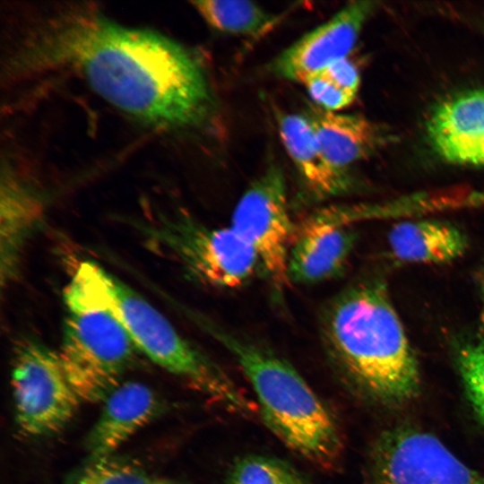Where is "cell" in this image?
Returning <instances> with one entry per match:
<instances>
[{
	"label": "cell",
	"instance_id": "6da1fadb",
	"mask_svg": "<svg viewBox=\"0 0 484 484\" xmlns=\"http://www.w3.org/2000/svg\"><path fill=\"white\" fill-rule=\"evenodd\" d=\"M20 73L65 69L103 99L151 125H201L214 108L197 57L158 32L130 28L87 8L56 13L38 27L13 56Z\"/></svg>",
	"mask_w": 484,
	"mask_h": 484
},
{
	"label": "cell",
	"instance_id": "7a4b0ae2",
	"mask_svg": "<svg viewBox=\"0 0 484 484\" xmlns=\"http://www.w3.org/2000/svg\"><path fill=\"white\" fill-rule=\"evenodd\" d=\"M318 332L332 369L349 389L393 406L418 394L419 363L380 277L355 280L326 301Z\"/></svg>",
	"mask_w": 484,
	"mask_h": 484
},
{
	"label": "cell",
	"instance_id": "3957f363",
	"mask_svg": "<svg viewBox=\"0 0 484 484\" xmlns=\"http://www.w3.org/2000/svg\"><path fill=\"white\" fill-rule=\"evenodd\" d=\"M194 321L236 359L250 382L264 425L290 450L313 464L333 470L343 440L330 410L285 359L198 313Z\"/></svg>",
	"mask_w": 484,
	"mask_h": 484
},
{
	"label": "cell",
	"instance_id": "277c9868",
	"mask_svg": "<svg viewBox=\"0 0 484 484\" xmlns=\"http://www.w3.org/2000/svg\"><path fill=\"white\" fill-rule=\"evenodd\" d=\"M103 268L82 262L64 290L65 317L58 352L82 402H103L134 365L138 349L110 306Z\"/></svg>",
	"mask_w": 484,
	"mask_h": 484
},
{
	"label": "cell",
	"instance_id": "5b68a950",
	"mask_svg": "<svg viewBox=\"0 0 484 484\" xmlns=\"http://www.w3.org/2000/svg\"><path fill=\"white\" fill-rule=\"evenodd\" d=\"M102 279L110 306L139 351L229 411L252 414V403L229 376L183 337L159 310L104 269Z\"/></svg>",
	"mask_w": 484,
	"mask_h": 484
},
{
	"label": "cell",
	"instance_id": "8992f818",
	"mask_svg": "<svg viewBox=\"0 0 484 484\" xmlns=\"http://www.w3.org/2000/svg\"><path fill=\"white\" fill-rule=\"evenodd\" d=\"M193 277L216 288L244 285L260 269L254 250L230 227L211 228L185 213L159 215L140 227Z\"/></svg>",
	"mask_w": 484,
	"mask_h": 484
},
{
	"label": "cell",
	"instance_id": "52a82bcc",
	"mask_svg": "<svg viewBox=\"0 0 484 484\" xmlns=\"http://www.w3.org/2000/svg\"><path fill=\"white\" fill-rule=\"evenodd\" d=\"M11 388L16 424L30 437L63 429L82 402L67 379L58 352L35 340L22 341L15 348Z\"/></svg>",
	"mask_w": 484,
	"mask_h": 484
},
{
	"label": "cell",
	"instance_id": "ba28073f",
	"mask_svg": "<svg viewBox=\"0 0 484 484\" xmlns=\"http://www.w3.org/2000/svg\"><path fill=\"white\" fill-rule=\"evenodd\" d=\"M229 227L254 250L273 295L281 298L290 285L288 257L296 226L279 165L270 164L245 190Z\"/></svg>",
	"mask_w": 484,
	"mask_h": 484
},
{
	"label": "cell",
	"instance_id": "9c48e42d",
	"mask_svg": "<svg viewBox=\"0 0 484 484\" xmlns=\"http://www.w3.org/2000/svg\"><path fill=\"white\" fill-rule=\"evenodd\" d=\"M369 484H484V474L436 436L408 427L389 429L373 445Z\"/></svg>",
	"mask_w": 484,
	"mask_h": 484
},
{
	"label": "cell",
	"instance_id": "30bf717a",
	"mask_svg": "<svg viewBox=\"0 0 484 484\" xmlns=\"http://www.w3.org/2000/svg\"><path fill=\"white\" fill-rule=\"evenodd\" d=\"M375 8L371 1L343 6L280 53L269 65L270 72L281 79L303 83L332 63L347 57Z\"/></svg>",
	"mask_w": 484,
	"mask_h": 484
},
{
	"label": "cell",
	"instance_id": "8fae6325",
	"mask_svg": "<svg viewBox=\"0 0 484 484\" xmlns=\"http://www.w3.org/2000/svg\"><path fill=\"white\" fill-rule=\"evenodd\" d=\"M356 239L351 226L331 222L315 211L296 226L288 257L290 283L315 284L340 276Z\"/></svg>",
	"mask_w": 484,
	"mask_h": 484
},
{
	"label": "cell",
	"instance_id": "7c38bea8",
	"mask_svg": "<svg viewBox=\"0 0 484 484\" xmlns=\"http://www.w3.org/2000/svg\"><path fill=\"white\" fill-rule=\"evenodd\" d=\"M427 134L445 161L484 167V89L466 91L440 102L427 121Z\"/></svg>",
	"mask_w": 484,
	"mask_h": 484
},
{
	"label": "cell",
	"instance_id": "4fadbf2b",
	"mask_svg": "<svg viewBox=\"0 0 484 484\" xmlns=\"http://www.w3.org/2000/svg\"><path fill=\"white\" fill-rule=\"evenodd\" d=\"M99 418L86 437L90 460L114 453L160 412L162 404L155 392L136 381H123L102 402Z\"/></svg>",
	"mask_w": 484,
	"mask_h": 484
},
{
	"label": "cell",
	"instance_id": "5bb4252c",
	"mask_svg": "<svg viewBox=\"0 0 484 484\" xmlns=\"http://www.w3.org/2000/svg\"><path fill=\"white\" fill-rule=\"evenodd\" d=\"M280 136L301 179L308 202H321L350 193L356 179L333 165L324 154L304 115L275 112Z\"/></svg>",
	"mask_w": 484,
	"mask_h": 484
},
{
	"label": "cell",
	"instance_id": "9a60e30c",
	"mask_svg": "<svg viewBox=\"0 0 484 484\" xmlns=\"http://www.w3.org/2000/svg\"><path fill=\"white\" fill-rule=\"evenodd\" d=\"M304 116L328 160L341 169L372 155L388 142L380 125L353 114L325 111L309 105Z\"/></svg>",
	"mask_w": 484,
	"mask_h": 484
},
{
	"label": "cell",
	"instance_id": "2e32d148",
	"mask_svg": "<svg viewBox=\"0 0 484 484\" xmlns=\"http://www.w3.org/2000/svg\"><path fill=\"white\" fill-rule=\"evenodd\" d=\"M397 259L416 264H442L462 257L468 249L465 233L453 223L433 219L402 220L387 236Z\"/></svg>",
	"mask_w": 484,
	"mask_h": 484
},
{
	"label": "cell",
	"instance_id": "e0dca14e",
	"mask_svg": "<svg viewBox=\"0 0 484 484\" xmlns=\"http://www.w3.org/2000/svg\"><path fill=\"white\" fill-rule=\"evenodd\" d=\"M1 272L2 281L14 276L22 247L37 226L42 203L37 194L11 172L2 177Z\"/></svg>",
	"mask_w": 484,
	"mask_h": 484
},
{
	"label": "cell",
	"instance_id": "ac0fdd59",
	"mask_svg": "<svg viewBox=\"0 0 484 484\" xmlns=\"http://www.w3.org/2000/svg\"><path fill=\"white\" fill-rule=\"evenodd\" d=\"M201 17L214 30L250 38L267 34L281 16L254 2L245 0H205L192 2Z\"/></svg>",
	"mask_w": 484,
	"mask_h": 484
},
{
	"label": "cell",
	"instance_id": "d6986e66",
	"mask_svg": "<svg viewBox=\"0 0 484 484\" xmlns=\"http://www.w3.org/2000/svg\"><path fill=\"white\" fill-rule=\"evenodd\" d=\"M224 484H313L289 462L264 454H245L229 466Z\"/></svg>",
	"mask_w": 484,
	"mask_h": 484
},
{
	"label": "cell",
	"instance_id": "ffe728a7",
	"mask_svg": "<svg viewBox=\"0 0 484 484\" xmlns=\"http://www.w3.org/2000/svg\"><path fill=\"white\" fill-rule=\"evenodd\" d=\"M150 481L136 462L113 455L90 460L66 484H149Z\"/></svg>",
	"mask_w": 484,
	"mask_h": 484
},
{
	"label": "cell",
	"instance_id": "44dd1931",
	"mask_svg": "<svg viewBox=\"0 0 484 484\" xmlns=\"http://www.w3.org/2000/svg\"><path fill=\"white\" fill-rule=\"evenodd\" d=\"M456 363L465 389L484 394V333H476L459 345Z\"/></svg>",
	"mask_w": 484,
	"mask_h": 484
},
{
	"label": "cell",
	"instance_id": "7402d4cb",
	"mask_svg": "<svg viewBox=\"0 0 484 484\" xmlns=\"http://www.w3.org/2000/svg\"><path fill=\"white\" fill-rule=\"evenodd\" d=\"M303 84L315 105L325 111L337 112L355 99L319 73L307 77Z\"/></svg>",
	"mask_w": 484,
	"mask_h": 484
},
{
	"label": "cell",
	"instance_id": "603a6c76",
	"mask_svg": "<svg viewBox=\"0 0 484 484\" xmlns=\"http://www.w3.org/2000/svg\"><path fill=\"white\" fill-rule=\"evenodd\" d=\"M319 73L356 97L360 83L359 72L348 57L332 63Z\"/></svg>",
	"mask_w": 484,
	"mask_h": 484
},
{
	"label": "cell",
	"instance_id": "cb8c5ba5",
	"mask_svg": "<svg viewBox=\"0 0 484 484\" xmlns=\"http://www.w3.org/2000/svg\"><path fill=\"white\" fill-rule=\"evenodd\" d=\"M466 394L476 415L484 423V394L471 389H466Z\"/></svg>",
	"mask_w": 484,
	"mask_h": 484
},
{
	"label": "cell",
	"instance_id": "d4e9b609",
	"mask_svg": "<svg viewBox=\"0 0 484 484\" xmlns=\"http://www.w3.org/2000/svg\"><path fill=\"white\" fill-rule=\"evenodd\" d=\"M479 286L480 290V295L482 301L484 303V265L480 270V276H479Z\"/></svg>",
	"mask_w": 484,
	"mask_h": 484
},
{
	"label": "cell",
	"instance_id": "484cf974",
	"mask_svg": "<svg viewBox=\"0 0 484 484\" xmlns=\"http://www.w3.org/2000/svg\"><path fill=\"white\" fill-rule=\"evenodd\" d=\"M149 484H178V483H176L170 480H151Z\"/></svg>",
	"mask_w": 484,
	"mask_h": 484
}]
</instances>
